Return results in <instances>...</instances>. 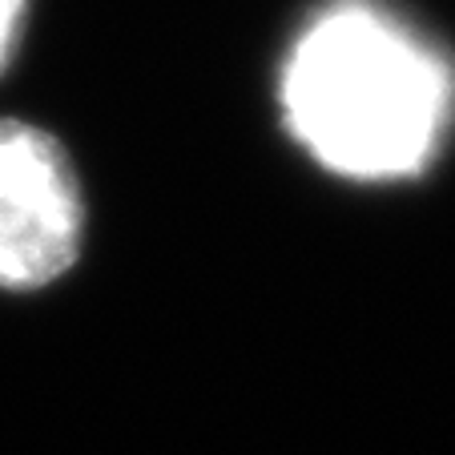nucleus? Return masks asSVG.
Here are the masks:
<instances>
[{
	"instance_id": "obj_1",
	"label": "nucleus",
	"mask_w": 455,
	"mask_h": 455,
	"mask_svg": "<svg viewBox=\"0 0 455 455\" xmlns=\"http://www.w3.org/2000/svg\"><path fill=\"white\" fill-rule=\"evenodd\" d=\"M294 138L347 178H407L439 149L455 73L431 41L375 0H335L283 73Z\"/></svg>"
},
{
	"instance_id": "obj_3",
	"label": "nucleus",
	"mask_w": 455,
	"mask_h": 455,
	"mask_svg": "<svg viewBox=\"0 0 455 455\" xmlns=\"http://www.w3.org/2000/svg\"><path fill=\"white\" fill-rule=\"evenodd\" d=\"M20 17H25V0H0V69L12 57V44L20 33Z\"/></svg>"
},
{
	"instance_id": "obj_2",
	"label": "nucleus",
	"mask_w": 455,
	"mask_h": 455,
	"mask_svg": "<svg viewBox=\"0 0 455 455\" xmlns=\"http://www.w3.org/2000/svg\"><path fill=\"white\" fill-rule=\"evenodd\" d=\"M81 250V194L65 149L36 125L0 121V286L36 291Z\"/></svg>"
}]
</instances>
